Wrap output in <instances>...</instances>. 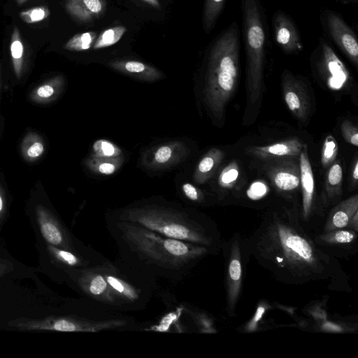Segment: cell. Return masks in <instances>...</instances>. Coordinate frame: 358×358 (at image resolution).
Masks as SVG:
<instances>
[{
  "instance_id": "obj_1",
  "label": "cell",
  "mask_w": 358,
  "mask_h": 358,
  "mask_svg": "<svg viewBox=\"0 0 358 358\" xmlns=\"http://www.w3.org/2000/svg\"><path fill=\"white\" fill-rule=\"evenodd\" d=\"M249 252L285 282L301 285L331 275L333 264L297 222L277 215L257 228L248 243Z\"/></svg>"
},
{
  "instance_id": "obj_2",
  "label": "cell",
  "mask_w": 358,
  "mask_h": 358,
  "mask_svg": "<svg viewBox=\"0 0 358 358\" xmlns=\"http://www.w3.org/2000/svg\"><path fill=\"white\" fill-rule=\"evenodd\" d=\"M107 223L122 260L152 278L181 279L209 252L206 246L167 238L125 221L112 218Z\"/></svg>"
},
{
  "instance_id": "obj_3",
  "label": "cell",
  "mask_w": 358,
  "mask_h": 358,
  "mask_svg": "<svg viewBox=\"0 0 358 358\" xmlns=\"http://www.w3.org/2000/svg\"><path fill=\"white\" fill-rule=\"evenodd\" d=\"M70 274L80 292L90 301L112 312L144 308L152 295L153 278L123 260L96 261Z\"/></svg>"
},
{
  "instance_id": "obj_4",
  "label": "cell",
  "mask_w": 358,
  "mask_h": 358,
  "mask_svg": "<svg viewBox=\"0 0 358 358\" xmlns=\"http://www.w3.org/2000/svg\"><path fill=\"white\" fill-rule=\"evenodd\" d=\"M240 31L233 22L215 38L208 57L203 94L213 116L223 117L239 76Z\"/></svg>"
},
{
  "instance_id": "obj_5",
  "label": "cell",
  "mask_w": 358,
  "mask_h": 358,
  "mask_svg": "<svg viewBox=\"0 0 358 358\" xmlns=\"http://www.w3.org/2000/svg\"><path fill=\"white\" fill-rule=\"evenodd\" d=\"M163 236L207 248L213 243L208 228L188 212L158 204H143L121 210L113 217Z\"/></svg>"
},
{
  "instance_id": "obj_6",
  "label": "cell",
  "mask_w": 358,
  "mask_h": 358,
  "mask_svg": "<svg viewBox=\"0 0 358 358\" xmlns=\"http://www.w3.org/2000/svg\"><path fill=\"white\" fill-rule=\"evenodd\" d=\"M241 10L248 103L253 105L260 99L264 86L266 21L259 0H241Z\"/></svg>"
},
{
  "instance_id": "obj_7",
  "label": "cell",
  "mask_w": 358,
  "mask_h": 358,
  "mask_svg": "<svg viewBox=\"0 0 358 358\" xmlns=\"http://www.w3.org/2000/svg\"><path fill=\"white\" fill-rule=\"evenodd\" d=\"M127 319L97 306L84 315H50L43 318L19 317L8 322L10 327L24 331L61 332L125 329Z\"/></svg>"
},
{
  "instance_id": "obj_8",
  "label": "cell",
  "mask_w": 358,
  "mask_h": 358,
  "mask_svg": "<svg viewBox=\"0 0 358 358\" xmlns=\"http://www.w3.org/2000/svg\"><path fill=\"white\" fill-rule=\"evenodd\" d=\"M312 58L320 77L330 88L339 90L347 84L350 73L325 38L319 39Z\"/></svg>"
},
{
  "instance_id": "obj_9",
  "label": "cell",
  "mask_w": 358,
  "mask_h": 358,
  "mask_svg": "<svg viewBox=\"0 0 358 358\" xmlns=\"http://www.w3.org/2000/svg\"><path fill=\"white\" fill-rule=\"evenodd\" d=\"M320 19L324 29L332 41L357 68L358 41L352 28L338 13L331 10H324Z\"/></svg>"
},
{
  "instance_id": "obj_10",
  "label": "cell",
  "mask_w": 358,
  "mask_h": 358,
  "mask_svg": "<svg viewBox=\"0 0 358 358\" xmlns=\"http://www.w3.org/2000/svg\"><path fill=\"white\" fill-rule=\"evenodd\" d=\"M189 154V149L185 143L172 141L146 150L143 155L141 163L149 170H163L182 162Z\"/></svg>"
},
{
  "instance_id": "obj_11",
  "label": "cell",
  "mask_w": 358,
  "mask_h": 358,
  "mask_svg": "<svg viewBox=\"0 0 358 358\" xmlns=\"http://www.w3.org/2000/svg\"><path fill=\"white\" fill-rule=\"evenodd\" d=\"M263 169L278 192H293L300 186L299 157H283L267 161Z\"/></svg>"
},
{
  "instance_id": "obj_12",
  "label": "cell",
  "mask_w": 358,
  "mask_h": 358,
  "mask_svg": "<svg viewBox=\"0 0 358 358\" xmlns=\"http://www.w3.org/2000/svg\"><path fill=\"white\" fill-rule=\"evenodd\" d=\"M282 90L285 103L294 115L301 121L307 119L310 108V99L303 81L292 72L285 70L282 74Z\"/></svg>"
},
{
  "instance_id": "obj_13",
  "label": "cell",
  "mask_w": 358,
  "mask_h": 358,
  "mask_svg": "<svg viewBox=\"0 0 358 358\" xmlns=\"http://www.w3.org/2000/svg\"><path fill=\"white\" fill-rule=\"evenodd\" d=\"M273 38L285 54L296 55L303 50L299 29L292 17L282 10L276 11L272 17Z\"/></svg>"
},
{
  "instance_id": "obj_14",
  "label": "cell",
  "mask_w": 358,
  "mask_h": 358,
  "mask_svg": "<svg viewBox=\"0 0 358 358\" xmlns=\"http://www.w3.org/2000/svg\"><path fill=\"white\" fill-rule=\"evenodd\" d=\"M243 268L241 251L238 239L232 240L228 259L226 278L227 310L229 316H234L239 299L242 285Z\"/></svg>"
},
{
  "instance_id": "obj_15",
  "label": "cell",
  "mask_w": 358,
  "mask_h": 358,
  "mask_svg": "<svg viewBox=\"0 0 358 358\" xmlns=\"http://www.w3.org/2000/svg\"><path fill=\"white\" fill-rule=\"evenodd\" d=\"M35 212L40 232L48 244L78 253L65 229L45 206L37 205Z\"/></svg>"
},
{
  "instance_id": "obj_16",
  "label": "cell",
  "mask_w": 358,
  "mask_h": 358,
  "mask_svg": "<svg viewBox=\"0 0 358 358\" xmlns=\"http://www.w3.org/2000/svg\"><path fill=\"white\" fill-rule=\"evenodd\" d=\"M304 145L294 137L268 145L247 147L245 152L261 160L270 161L283 157H299Z\"/></svg>"
},
{
  "instance_id": "obj_17",
  "label": "cell",
  "mask_w": 358,
  "mask_h": 358,
  "mask_svg": "<svg viewBox=\"0 0 358 358\" xmlns=\"http://www.w3.org/2000/svg\"><path fill=\"white\" fill-rule=\"evenodd\" d=\"M299 162L302 192L301 215L304 220H308L314 208L315 180L306 144L299 155Z\"/></svg>"
},
{
  "instance_id": "obj_18",
  "label": "cell",
  "mask_w": 358,
  "mask_h": 358,
  "mask_svg": "<svg viewBox=\"0 0 358 358\" xmlns=\"http://www.w3.org/2000/svg\"><path fill=\"white\" fill-rule=\"evenodd\" d=\"M113 69L134 78L154 82L164 78V74L155 66L138 60L117 59L108 62Z\"/></svg>"
},
{
  "instance_id": "obj_19",
  "label": "cell",
  "mask_w": 358,
  "mask_h": 358,
  "mask_svg": "<svg viewBox=\"0 0 358 358\" xmlns=\"http://www.w3.org/2000/svg\"><path fill=\"white\" fill-rule=\"evenodd\" d=\"M105 0H66L65 9L75 20L88 23L101 17L105 12Z\"/></svg>"
},
{
  "instance_id": "obj_20",
  "label": "cell",
  "mask_w": 358,
  "mask_h": 358,
  "mask_svg": "<svg viewBox=\"0 0 358 358\" xmlns=\"http://www.w3.org/2000/svg\"><path fill=\"white\" fill-rule=\"evenodd\" d=\"M357 211L358 195L356 194L341 201L331 210L324 227V232L346 228Z\"/></svg>"
},
{
  "instance_id": "obj_21",
  "label": "cell",
  "mask_w": 358,
  "mask_h": 358,
  "mask_svg": "<svg viewBox=\"0 0 358 358\" xmlns=\"http://www.w3.org/2000/svg\"><path fill=\"white\" fill-rule=\"evenodd\" d=\"M64 84V77L62 75H57L34 88L29 94V99L38 104L51 103L62 94Z\"/></svg>"
},
{
  "instance_id": "obj_22",
  "label": "cell",
  "mask_w": 358,
  "mask_h": 358,
  "mask_svg": "<svg viewBox=\"0 0 358 358\" xmlns=\"http://www.w3.org/2000/svg\"><path fill=\"white\" fill-rule=\"evenodd\" d=\"M224 153L219 148L210 149L198 163L193 179L197 184L201 185L206 182L215 173L220 166Z\"/></svg>"
},
{
  "instance_id": "obj_23",
  "label": "cell",
  "mask_w": 358,
  "mask_h": 358,
  "mask_svg": "<svg viewBox=\"0 0 358 358\" xmlns=\"http://www.w3.org/2000/svg\"><path fill=\"white\" fill-rule=\"evenodd\" d=\"M327 172L323 201L328 205L342 194L343 169L340 161L335 160Z\"/></svg>"
},
{
  "instance_id": "obj_24",
  "label": "cell",
  "mask_w": 358,
  "mask_h": 358,
  "mask_svg": "<svg viewBox=\"0 0 358 358\" xmlns=\"http://www.w3.org/2000/svg\"><path fill=\"white\" fill-rule=\"evenodd\" d=\"M47 250L50 256L57 262L72 270L85 268L98 261V259L93 261L91 258L82 257L79 253L50 244L47 245Z\"/></svg>"
},
{
  "instance_id": "obj_25",
  "label": "cell",
  "mask_w": 358,
  "mask_h": 358,
  "mask_svg": "<svg viewBox=\"0 0 358 358\" xmlns=\"http://www.w3.org/2000/svg\"><path fill=\"white\" fill-rule=\"evenodd\" d=\"M10 53L15 76L17 79H21L25 69L24 45L20 30L16 26L14 27L11 34Z\"/></svg>"
},
{
  "instance_id": "obj_26",
  "label": "cell",
  "mask_w": 358,
  "mask_h": 358,
  "mask_svg": "<svg viewBox=\"0 0 358 358\" xmlns=\"http://www.w3.org/2000/svg\"><path fill=\"white\" fill-rule=\"evenodd\" d=\"M45 150L42 137L34 131H29L24 136L20 152L24 160L33 162L40 159Z\"/></svg>"
},
{
  "instance_id": "obj_27",
  "label": "cell",
  "mask_w": 358,
  "mask_h": 358,
  "mask_svg": "<svg viewBox=\"0 0 358 358\" xmlns=\"http://www.w3.org/2000/svg\"><path fill=\"white\" fill-rule=\"evenodd\" d=\"M124 162L123 155L117 157H96L90 155L85 161L86 167L92 172L110 176L116 173L122 166Z\"/></svg>"
},
{
  "instance_id": "obj_28",
  "label": "cell",
  "mask_w": 358,
  "mask_h": 358,
  "mask_svg": "<svg viewBox=\"0 0 358 358\" xmlns=\"http://www.w3.org/2000/svg\"><path fill=\"white\" fill-rule=\"evenodd\" d=\"M357 237L356 231L344 228L324 232L317 236L315 241L322 245H347L354 242Z\"/></svg>"
},
{
  "instance_id": "obj_29",
  "label": "cell",
  "mask_w": 358,
  "mask_h": 358,
  "mask_svg": "<svg viewBox=\"0 0 358 358\" xmlns=\"http://www.w3.org/2000/svg\"><path fill=\"white\" fill-rule=\"evenodd\" d=\"M226 0H205L202 24L204 31L208 34L214 28L225 4Z\"/></svg>"
},
{
  "instance_id": "obj_30",
  "label": "cell",
  "mask_w": 358,
  "mask_h": 358,
  "mask_svg": "<svg viewBox=\"0 0 358 358\" xmlns=\"http://www.w3.org/2000/svg\"><path fill=\"white\" fill-rule=\"evenodd\" d=\"M127 30V27L120 25L104 30L97 36L92 49H101L115 45L122 38Z\"/></svg>"
},
{
  "instance_id": "obj_31",
  "label": "cell",
  "mask_w": 358,
  "mask_h": 358,
  "mask_svg": "<svg viewBox=\"0 0 358 358\" xmlns=\"http://www.w3.org/2000/svg\"><path fill=\"white\" fill-rule=\"evenodd\" d=\"M97 38V34L95 31H86L79 33L71 37L65 43L64 49L69 51H85L92 48L93 45Z\"/></svg>"
},
{
  "instance_id": "obj_32",
  "label": "cell",
  "mask_w": 358,
  "mask_h": 358,
  "mask_svg": "<svg viewBox=\"0 0 358 358\" xmlns=\"http://www.w3.org/2000/svg\"><path fill=\"white\" fill-rule=\"evenodd\" d=\"M92 156L96 157H117L123 155L122 150L113 142L106 139L96 141L92 147Z\"/></svg>"
},
{
  "instance_id": "obj_33",
  "label": "cell",
  "mask_w": 358,
  "mask_h": 358,
  "mask_svg": "<svg viewBox=\"0 0 358 358\" xmlns=\"http://www.w3.org/2000/svg\"><path fill=\"white\" fill-rule=\"evenodd\" d=\"M240 170L236 161L231 162L226 166L218 177V185L224 189L232 188L237 182L239 178Z\"/></svg>"
},
{
  "instance_id": "obj_34",
  "label": "cell",
  "mask_w": 358,
  "mask_h": 358,
  "mask_svg": "<svg viewBox=\"0 0 358 358\" xmlns=\"http://www.w3.org/2000/svg\"><path fill=\"white\" fill-rule=\"evenodd\" d=\"M338 146L336 139L331 134L326 136L321 155V163L324 168H328L336 160Z\"/></svg>"
},
{
  "instance_id": "obj_35",
  "label": "cell",
  "mask_w": 358,
  "mask_h": 358,
  "mask_svg": "<svg viewBox=\"0 0 358 358\" xmlns=\"http://www.w3.org/2000/svg\"><path fill=\"white\" fill-rule=\"evenodd\" d=\"M271 308L270 303L265 301H260L257 306L255 312L250 320L244 325L243 331L246 333H252L259 329L260 322L264 319L266 313Z\"/></svg>"
},
{
  "instance_id": "obj_36",
  "label": "cell",
  "mask_w": 358,
  "mask_h": 358,
  "mask_svg": "<svg viewBox=\"0 0 358 358\" xmlns=\"http://www.w3.org/2000/svg\"><path fill=\"white\" fill-rule=\"evenodd\" d=\"M50 14V10L47 6H39L21 11L20 17L27 24H34L45 20Z\"/></svg>"
},
{
  "instance_id": "obj_37",
  "label": "cell",
  "mask_w": 358,
  "mask_h": 358,
  "mask_svg": "<svg viewBox=\"0 0 358 358\" xmlns=\"http://www.w3.org/2000/svg\"><path fill=\"white\" fill-rule=\"evenodd\" d=\"M342 136L348 143L358 146V129L350 121L344 120L341 125Z\"/></svg>"
},
{
  "instance_id": "obj_38",
  "label": "cell",
  "mask_w": 358,
  "mask_h": 358,
  "mask_svg": "<svg viewBox=\"0 0 358 358\" xmlns=\"http://www.w3.org/2000/svg\"><path fill=\"white\" fill-rule=\"evenodd\" d=\"M318 329L322 331L329 333H344L349 331H352V328L348 327L346 324L338 323L326 320L317 323Z\"/></svg>"
},
{
  "instance_id": "obj_39",
  "label": "cell",
  "mask_w": 358,
  "mask_h": 358,
  "mask_svg": "<svg viewBox=\"0 0 358 358\" xmlns=\"http://www.w3.org/2000/svg\"><path fill=\"white\" fill-rule=\"evenodd\" d=\"M181 189L185 197L189 201L195 203H203L204 196L203 192L189 182H185L181 186Z\"/></svg>"
},
{
  "instance_id": "obj_40",
  "label": "cell",
  "mask_w": 358,
  "mask_h": 358,
  "mask_svg": "<svg viewBox=\"0 0 358 358\" xmlns=\"http://www.w3.org/2000/svg\"><path fill=\"white\" fill-rule=\"evenodd\" d=\"M307 314L310 315L317 323L328 320L327 313L324 308H323L322 306L319 303L313 305L309 307L307 309Z\"/></svg>"
},
{
  "instance_id": "obj_41",
  "label": "cell",
  "mask_w": 358,
  "mask_h": 358,
  "mask_svg": "<svg viewBox=\"0 0 358 358\" xmlns=\"http://www.w3.org/2000/svg\"><path fill=\"white\" fill-rule=\"evenodd\" d=\"M14 265L12 262L0 258V280L2 277L13 271Z\"/></svg>"
},
{
  "instance_id": "obj_42",
  "label": "cell",
  "mask_w": 358,
  "mask_h": 358,
  "mask_svg": "<svg viewBox=\"0 0 358 358\" xmlns=\"http://www.w3.org/2000/svg\"><path fill=\"white\" fill-rule=\"evenodd\" d=\"M6 213V199L4 190L0 183V223L3 220Z\"/></svg>"
},
{
  "instance_id": "obj_43",
  "label": "cell",
  "mask_w": 358,
  "mask_h": 358,
  "mask_svg": "<svg viewBox=\"0 0 358 358\" xmlns=\"http://www.w3.org/2000/svg\"><path fill=\"white\" fill-rule=\"evenodd\" d=\"M358 180V158L357 156H355L352 166V171L350 175V182L352 186L357 185Z\"/></svg>"
},
{
  "instance_id": "obj_44",
  "label": "cell",
  "mask_w": 358,
  "mask_h": 358,
  "mask_svg": "<svg viewBox=\"0 0 358 358\" xmlns=\"http://www.w3.org/2000/svg\"><path fill=\"white\" fill-rule=\"evenodd\" d=\"M346 228L352 229V230L357 232V230H358V211H357L353 215V216L349 221L348 224Z\"/></svg>"
},
{
  "instance_id": "obj_45",
  "label": "cell",
  "mask_w": 358,
  "mask_h": 358,
  "mask_svg": "<svg viewBox=\"0 0 358 358\" xmlns=\"http://www.w3.org/2000/svg\"><path fill=\"white\" fill-rule=\"evenodd\" d=\"M150 6L159 9L161 8L160 2L159 0H142Z\"/></svg>"
},
{
  "instance_id": "obj_46",
  "label": "cell",
  "mask_w": 358,
  "mask_h": 358,
  "mask_svg": "<svg viewBox=\"0 0 358 358\" xmlns=\"http://www.w3.org/2000/svg\"><path fill=\"white\" fill-rule=\"evenodd\" d=\"M336 2H339L343 5L357 4L358 0H336Z\"/></svg>"
},
{
  "instance_id": "obj_47",
  "label": "cell",
  "mask_w": 358,
  "mask_h": 358,
  "mask_svg": "<svg viewBox=\"0 0 358 358\" xmlns=\"http://www.w3.org/2000/svg\"><path fill=\"white\" fill-rule=\"evenodd\" d=\"M18 5H22L28 1L29 0H15Z\"/></svg>"
}]
</instances>
